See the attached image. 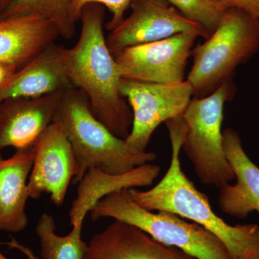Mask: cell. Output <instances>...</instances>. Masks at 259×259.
Listing matches in <instances>:
<instances>
[{
  "instance_id": "ffe728a7",
  "label": "cell",
  "mask_w": 259,
  "mask_h": 259,
  "mask_svg": "<svg viewBox=\"0 0 259 259\" xmlns=\"http://www.w3.org/2000/svg\"><path fill=\"white\" fill-rule=\"evenodd\" d=\"M186 18L197 23L207 38L216 30L228 9L213 0H167Z\"/></svg>"
},
{
  "instance_id": "44dd1931",
  "label": "cell",
  "mask_w": 259,
  "mask_h": 259,
  "mask_svg": "<svg viewBox=\"0 0 259 259\" xmlns=\"http://www.w3.org/2000/svg\"><path fill=\"white\" fill-rule=\"evenodd\" d=\"M133 0H68L70 15L74 23L81 19L83 8L90 4H98L106 7L112 13V18L105 25L107 30L117 28L125 19V13Z\"/></svg>"
},
{
  "instance_id": "ac0fdd59",
  "label": "cell",
  "mask_w": 259,
  "mask_h": 259,
  "mask_svg": "<svg viewBox=\"0 0 259 259\" xmlns=\"http://www.w3.org/2000/svg\"><path fill=\"white\" fill-rule=\"evenodd\" d=\"M82 226H73L69 234L59 236L54 218L42 214L35 228L42 259H84L88 243L81 237Z\"/></svg>"
},
{
  "instance_id": "6da1fadb",
  "label": "cell",
  "mask_w": 259,
  "mask_h": 259,
  "mask_svg": "<svg viewBox=\"0 0 259 259\" xmlns=\"http://www.w3.org/2000/svg\"><path fill=\"white\" fill-rule=\"evenodd\" d=\"M103 6L90 4L81 13V31L74 47H61L73 86L85 94L94 115L112 134L125 139L132 126L131 107L120 92L121 77L104 35Z\"/></svg>"
},
{
  "instance_id": "e0dca14e",
  "label": "cell",
  "mask_w": 259,
  "mask_h": 259,
  "mask_svg": "<svg viewBox=\"0 0 259 259\" xmlns=\"http://www.w3.org/2000/svg\"><path fill=\"white\" fill-rule=\"evenodd\" d=\"M160 171L161 167L150 163L120 175H109L95 168L88 170L79 182L77 196L69 211L70 224L83 226L87 214L100 199L122 189L151 185Z\"/></svg>"
},
{
  "instance_id": "ba28073f",
  "label": "cell",
  "mask_w": 259,
  "mask_h": 259,
  "mask_svg": "<svg viewBox=\"0 0 259 259\" xmlns=\"http://www.w3.org/2000/svg\"><path fill=\"white\" fill-rule=\"evenodd\" d=\"M202 29L180 32L163 40L126 48L115 57L122 79L175 84L185 81L186 68Z\"/></svg>"
},
{
  "instance_id": "30bf717a",
  "label": "cell",
  "mask_w": 259,
  "mask_h": 259,
  "mask_svg": "<svg viewBox=\"0 0 259 259\" xmlns=\"http://www.w3.org/2000/svg\"><path fill=\"white\" fill-rule=\"evenodd\" d=\"M130 8L132 11L129 16L106 38L107 47L114 57L126 48L158 41L192 29H202L167 0H133Z\"/></svg>"
},
{
  "instance_id": "83f0119b",
  "label": "cell",
  "mask_w": 259,
  "mask_h": 259,
  "mask_svg": "<svg viewBox=\"0 0 259 259\" xmlns=\"http://www.w3.org/2000/svg\"><path fill=\"white\" fill-rule=\"evenodd\" d=\"M242 259H250V257H247V258H242Z\"/></svg>"
},
{
  "instance_id": "7c38bea8",
  "label": "cell",
  "mask_w": 259,
  "mask_h": 259,
  "mask_svg": "<svg viewBox=\"0 0 259 259\" xmlns=\"http://www.w3.org/2000/svg\"><path fill=\"white\" fill-rule=\"evenodd\" d=\"M84 259H195L139 228L115 221L88 243Z\"/></svg>"
},
{
  "instance_id": "277c9868",
  "label": "cell",
  "mask_w": 259,
  "mask_h": 259,
  "mask_svg": "<svg viewBox=\"0 0 259 259\" xmlns=\"http://www.w3.org/2000/svg\"><path fill=\"white\" fill-rule=\"evenodd\" d=\"M259 51V18L230 8L212 35L193 48L187 76L193 97L202 98L233 81L236 70Z\"/></svg>"
},
{
  "instance_id": "d6986e66",
  "label": "cell",
  "mask_w": 259,
  "mask_h": 259,
  "mask_svg": "<svg viewBox=\"0 0 259 259\" xmlns=\"http://www.w3.org/2000/svg\"><path fill=\"white\" fill-rule=\"evenodd\" d=\"M28 15L47 18L64 38L74 35L76 23L70 15L68 0H14L0 19Z\"/></svg>"
},
{
  "instance_id": "52a82bcc",
  "label": "cell",
  "mask_w": 259,
  "mask_h": 259,
  "mask_svg": "<svg viewBox=\"0 0 259 259\" xmlns=\"http://www.w3.org/2000/svg\"><path fill=\"white\" fill-rule=\"evenodd\" d=\"M120 92L133 113L131 131L125 141L136 152H146L155 130L162 122L183 115L193 97L187 80L161 84L122 79Z\"/></svg>"
},
{
  "instance_id": "8fae6325",
  "label": "cell",
  "mask_w": 259,
  "mask_h": 259,
  "mask_svg": "<svg viewBox=\"0 0 259 259\" xmlns=\"http://www.w3.org/2000/svg\"><path fill=\"white\" fill-rule=\"evenodd\" d=\"M65 92L37 98H15L0 103V151L33 146L54 120Z\"/></svg>"
},
{
  "instance_id": "5b68a950",
  "label": "cell",
  "mask_w": 259,
  "mask_h": 259,
  "mask_svg": "<svg viewBox=\"0 0 259 259\" xmlns=\"http://www.w3.org/2000/svg\"><path fill=\"white\" fill-rule=\"evenodd\" d=\"M90 212L93 221L110 218L127 223L195 259H233L222 241L208 230L173 213L144 208L132 199L128 189L103 197Z\"/></svg>"
},
{
  "instance_id": "8992f818",
  "label": "cell",
  "mask_w": 259,
  "mask_h": 259,
  "mask_svg": "<svg viewBox=\"0 0 259 259\" xmlns=\"http://www.w3.org/2000/svg\"><path fill=\"white\" fill-rule=\"evenodd\" d=\"M236 93L233 81L202 98L192 97L183 113L187 132L182 149L206 186L221 188L235 179L226 157L222 132L224 106Z\"/></svg>"
},
{
  "instance_id": "9a60e30c",
  "label": "cell",
  "mask_w": 259,
  "mask_h": 259,
  "mask_svg": "<svg viewBox=\"0 0 259 259\" xmlns=\"http://www.w3.org/2000/svg\"><path fill=\"white\" fill-rule=\"evenodd\" d=\"M59 36L54 24L40 15L0 19V64L18 71Z\"/></svg>"
},
{
  "instance_id": "3957f363",
  "label": "cell",
  "mask_w": 259,
  "mask_h": 259,
  "mask_svg": "<svg viewBox=\"0 0 259 259\" xmlns=\"http://www.w3.org/2000/svg\"><path fill=\"white\" fill-rule=\"evenodd\" d=\"M53 122L61 126L72 146L77 163L74 183L92 168L124 175L156 158L153 152H136L125 139L112 134L94 115L88 97L79 89L65 92Z\"/></svg>"
},
{
  "instance_id": "9c48e42d",
  "label": "cell",
  "mask_w": 259,
  "mask_h": 259,
  "mask_svg": "<svg viewBox=\"0 0 259 259\" xmlns=\"http://www.w3.org/2000/svg\"><path fill=\"white\" fill-rule=\"evenodd\" d=\"M77 173L72 146L64 130L52 122L35 144V156L29 176V198L50 195L56 206L64 204L70 182Z\"/></svg>"
},
{
  "instance_id": "7402d4cb",
  "label": "cell",
  "mask_w": 259,
  "mask_h": 259,
  "mask_svg": "<svg viewBox=\"0 0 259 259\" xmlns=\"http://www.w3.org/2000/svg\"><path fill=\"white\" fill-rule=\"evenodd\" d=\"M226 9L237 8L259 18V0H213Z\"/></svg>"
},
{
  "instance_id": "603a6c76",
  "label": "cell",
  "mask_w": 259,
  "mask_h": 259,
  "mask_svg": "<svg viewBox=\"0 0 259 259\" xmlns=\"http://www.w3.org/2000/svg\"><path fill=\"white\" fill-rule=\"evenodd\" d=\"M5 244L8 245L10 248H15V249L20 250L28 259H39L37 258V255L34 254L33 252H32L28 247L25 246V245L19 243V242L17 241L14 238H12L11 241L5 243Z\"/></svg>"
},
{
  "instance_id": "5bb4252c",
  "label": "cell",
  "mask_w": 259,
  "mask_h": 259,
  "mask_svg": "<svg viewBox=\"0 0 259 259\" xmlns=\"http://www.w3.org/2000/svg\"><path fill=\"white\" fill-rule=\"evenodd\" d=\"M61 47L55 42L18 69L0 88V103L15 98H37L74 88L68 76Z\"/></svg>"
},
{
  "instance_id": "cb8c5ba5",
  "label": "cell",
  "mask_w": 259,
  "mask_h": 259,
  "mask_svg": "<svg viewBox=\"0 0 259 259\" xmlns=\"http://www.w3.org/2000/svg\"><path fill=\"white\" fill-rule=\"evenodd\" d=\"M17 69L9 65L0 64V88L8 82Z\"/></svg>"
},
{
  "instance_id": "484cf974",
  "label": "cell",
  "mask_w": 259,
  "mask_h": 259,
  "mask_svg": "<svg viewBox=\"0 0 259 259\" xmlns=\"http://www.w3.org/2000/svg\"><path fill=\"white\" fill-rule=\"evenodd\" d=\"M250 259H259V248L258 250H256V251L254 253H253V255H251V256L250 257Z\"/></svg>"
},
{
  "instance_id": "4316f807",
  "label": "cell",
  "mask_w": 259,
  "mask_h": 259,
  "mask_svg": "<svg viewBox=\"0 0 259 259\" xmlns=\"http://www.w3.org/2000/svg\"><path fill=\"white\" fill-rule=\"evenodd\" d=\"M0 259H8L5 256L3 253H2L1 250H0Z\"/></svg>"
},
{
  "instance_id": "2e32d148",
  "label": "cell",
  "mask_w": 259,
  "mask_h": 259,
  "mask_svg": "<svg viewBox=\"0 0 259 259\" xmlns=\"http://www.w3.org/2000/svg\"><path fill=\"white\" fill-rule=\"evenodd\" d=\"M34 156L35 145L17 150L6 159L0 158V231L19 233L28 226L25 206Z\"/></svg>"
},
{
  "instance_id": "4fadbf2b",
  "label": "cell",
  "mask_w": 259,
  "mask_h": 259,
  "mask_svg": "<svg viewBox=\"0 0 259 259\" xmlns=\"http://www.w3.org/2000/svg\"><path fill=\"white\" fill-rule=\"evenodd\" d=\"M223 139L236 182L220 188L218 205L228 215L239 219H245L254 211L259 214V168L245 152L241 137L235 130H225Z\"/></svg>"
},
{
  "instance_id": "7a4b0ae2",
  "label": "cell",
  "mask_w": 259,
  "mask_h": 259,
  "mask_svg": "<svg viewBox=\"0 0 259 259\" xmlns=\"http://www.w3.org/2000/svg\"><path fill=\"white\" fill-rule=\"evenodd\" d=\"M171 158L164 176L148 190L128 189L136 203L150 211L173 213L204 227L219 238L233 259L250 257L259 248V226H231L214 212L207 194L199 192L181 167L180 154L187 132L183 115L167 120Z\"/></svg>"
},
{
  "instance_id": "d4e9b609",
  "label": "cell",
  "mask_w": 259,
  "mask_h": 259,
  "mask_svg": "<svg viewBox=\"0 0 259 259\" xmlns=\"http://www.w3.org/2000/svg\"><path fill=\"white\" fill-rule=\"evenodd\" d=\"M14 0H0V18L4 15L5 12L8 9Z\"/></svg>"
}]
</instances>
